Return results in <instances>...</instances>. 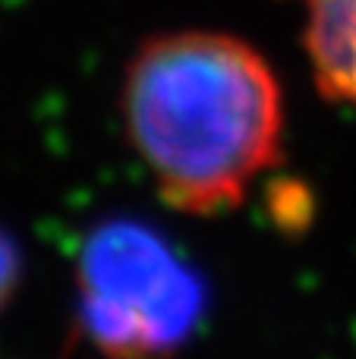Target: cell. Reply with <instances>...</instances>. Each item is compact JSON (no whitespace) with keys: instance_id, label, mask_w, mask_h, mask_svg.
<instances>
[{"instance_id":"1","label":"cell","mask_w":356,"mask_h":359,"mask_svg":"<svg viewBox=\"0 0 356 359\" xmlns=\"http://www.w3.org/2000/svg\"><path fill=\"white\" fill-rule=\"evenodd\" d=\"M120 111L158 198L189 217L237 211L281 158V82L227 32L145 38L123 69Z\"/></svg>"},{"instance_id":"3","label":"cell","mask_w":356,"mask_h":359,"mask_svg":"<svg viewBox=\"0 0 356 359\" xmlns=\"http://www.w3.org/2000/svg\"><path fill=\"white\" fill-rule=\"evenodd\" d=\"M303 48L315 88L356 107V0H306Z\"/></svg>"},{"instance_id":"4","label":"cell","mask_w":356,"mask_h":359,"mask_svg":"<svg viewBox=\"0 0 356 359\" xmlns=\"http://www.w3.org/2000/svg\"><path fill=\"white\" fill-rule=\"evenodd\" d=\"M22 280V252L19 243L10 236V230L0 227V312L13 303Z\"/></svg>"},{"instance_id":"2","label":"cell","mask_w":356,"mask_h":359,"mask_svg":"<svg viewBox=\"0 0 356 359\" xmlns=\"http://www.w3.org/2000/svg\"><path fill=\"white\" fill-rule=\"evenodd\" d=\"M205 290L142 221H104L76 262V334L107 356H158L196 331Z\"/></svg>"}]
</instances>
